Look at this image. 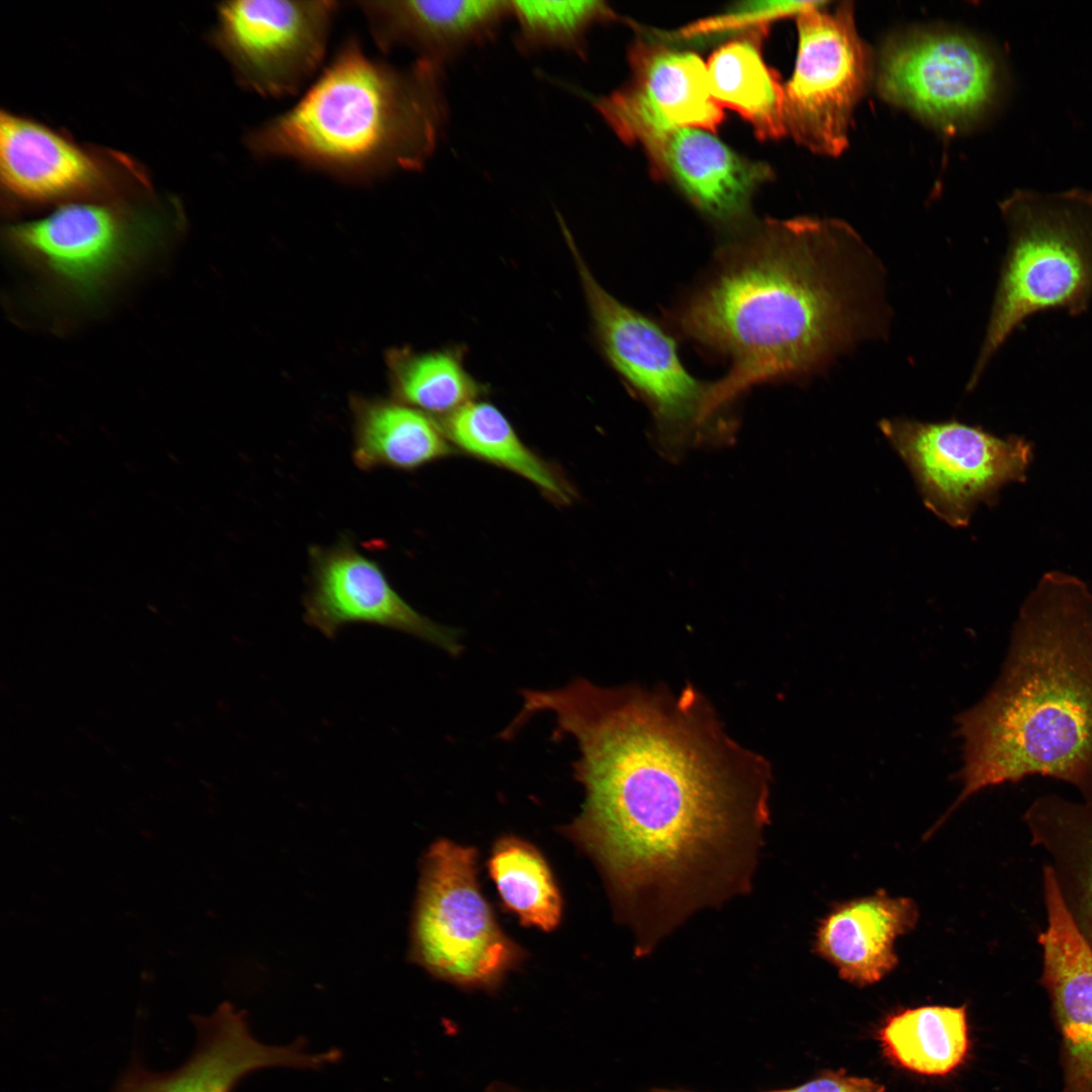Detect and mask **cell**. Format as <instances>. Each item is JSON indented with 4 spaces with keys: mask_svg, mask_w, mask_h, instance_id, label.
Returning a JSON list of instances; mask_svg holds the SVG:
<instances>
[{
    "mask_svg": "<svg viewBox=\"0 0 1092 1092\" xmlns=\"http://www.w3.org/2000/svg\"><path fill=\"white\" fill-rule=\"evenodd\" d=\"M518 720L555 716L584 789L560 831L601 873L618 921L648 954L692 914L751 890L768 823V763L724 732L706 699L577 678L523 690Z\"/></svg>",
    "mask_w": 1092,
    "mask_h": 1092,
    "instance_id": "obj_1",
    "label": "cell"
},
{
    "mask_svg": "<svg viewBox=\"0 0 1092 1092\" xmlns=\"http://www.w3.org/2000/svg\"><path fill=\"white\" fill-rule=\"evenodd\" d=\"M884 278L880 260L843 220H768L719 252L673 321L688 340L728 358L712 400L732 415L752 387L808 378L883 336Z\"/></svg>",
    "mask_w": 1092,
    "mask_h": 1092,
    "instance_id": "obj_2",
    "label": "cell"
},
{
    "mask_svg": "<svg viewBox=\"0 0 1092 1092\" xmlns=\"http://www.w3.org/2000/svg\"><path fill=\"white\" fill-rule=\"evenodd\" d=\"M963 789L942 817L984 789L1033 777L1092 801V593L1044 574L1019 609L1002 669L957 718Z\"/></svg>",
    "mask_w": 1092,
    "mask_h": 1092,
    "instance_id": "obj_3",
    "label": "cell"
},
{
    "mask_svg": "<svg viewBox=\"0 0 1092 1092\" xmlns=\"http://www.w3.org/2000/svg\"><path fill=\"white\" fill-rule=\"evenodd\" d=\"M448 117L444 66L397 68L349 38L289 110L246 136L258 158H288L345 181L419 171Z\"/></svg>",
    "mask_w": 1092,
    "mask_h": 1092,
    "instance_id": "obj_4",
    "label": "cell"
},
{
    "mask_svg": "<svg viewBox=\"0 0 1092 1092\" xmlns=\"http://www.w3.org/2000/svg\"><path fill=\"white\" fill-rule=\"evenodd\" d=\"M149 191L74 200L4 226L31 310L57 329L71 326L169 250L183 225L181 209Z\"/></svg>",
    "mask_w": 1092,
    "mask_h": 1092,
    "instance_id": "obj_5",
    "label": "cell"
},
{
    "mask_svg": "<svg viewBox=\"0 0 1092 1092\" xmlns=\"http://www.w3.org/2000/svg\"><path fill=\"white\" fill-rule=\"evenodd\" d=\"M1000 211L1008 246L968 389L1025 320L1053 309L1077 316L1092 304V192L1018 189Z\"/></svg>",
    "mask_w": 1092,
    "mask_h": 1092,
    "instance_id": "obj_6",
    "label": "cell"
},
{
    "mask_svg": "<svg viewBox=\"0 0 1092 1092\" xmlns=\"http://www.w3.org/2000/svg\"><path fill=\"white\" fill-rule=\"evenodd\" d=\"M599 346L624 383L650 411L656 443L664 456L678 459L698 445L727 443L736 424L712 404V382L685 367L674 339L656 322L624 304L595 278L565 230Z\"/></svg>",
    "mask_w": 1092,
    "mask_h": 1092,
    "instance_id": "obj_7",
    "label": "cell"
},
{
    "mask_svg": "<svg viewBox=\"0 0 1092 1092\" xmlns=\"http://www.w3.org/2000/svg\"><path fill=\"white\" fill-rule=\"evenodd\" d=\"M477 851L448 839L423 856L410 957L435 979L494 993L525 960L500 928L477 880Z\"/></svg>",
    "mask_w": 1092,
    "mask_h": 1092,
    "instance_id": "obj_8",
    "label": "cell"
},
{
    "mask_svg": "<svg viewBox=\"0 0 1092 1092\" xmlns=\"http://www.w3.org/2000/svg\"><path fill=\"white\" fill-rule=\"evenodd\" d=\"M879 428L910 470L924 505L951 527H965L980 504L1022 481L1031 447L1017 436L993 435L957 420L927 423L883 419Z\"/></svg>",
    "mask_w": 1092,
    "mask_h": 1092,
    "instance_id": "obj_9",
    "label": "cell"
},
{
    "mask_svg": "<svg viewBox=\"0 0 1092 1092\" xmlns=\"http://www.w3.org/2000/svg\"><path fill=\"white\" fill-rule=\"evenodd\" d=\"M819 6L798 15V55L784 86V111L787 131L801 145L834 157L847 147L851 114L868 89L873 59L856 30L851 3L833 13Z\"/></svg>",
    "mask_w": 1092,
    "mask_h": 1092,
    "instance_id": "obj_10",
    "label": "cell"
},
{
    "mask_svg": "<svg viewBox=\"0 0 1092 1092\" xmlns=\"http://www.w3.org/2000/svg\"><path fill=\"white\" fill-rule=\"evenodd\" d=\"M999 64L978 39L914 30L888 41L878 71L882 96L945 131L979 119L996 100Z\"/></svg>",
    "mask_w": 1092,
    "mask_h": 1092,
    "instance_id": "obj_11",
    "label": "cell"
},
{
    "mask_svg": "<svg viewBox=\"0 0 1092 1092\" xmlns=\"http://www.w3.org/2000/svg\"><path fill=\"white\" fill-rule=\"evenodd\" d=\"M216 10L211 40L237 80L277 98L297 93L322 64L339 3L240 0Z\"/></svg>",
    "mask_w": 1092,
    "mask_h": 1092,
    "instance_id": "obj_12",
    "label": "cell"
},
{
    "mask_svg": "<svg viewBox=\"0 0 1092 1092\" xmlns=\"http://www.w3.org/2000/svg\"><path fill=\"white\" fill-rule=\"evenodd\" d=\"M0 182L9 206L41 207L150 186L123 156L97 152L35 120L1 111Z\"/></svg>",
    "mask_w": 1092,
    "mask_h": 1092,
    "instance_id": "obj_13",
    "label": "cell"
},
{
    "mask_svg": "<svg viewBox=\"0 0 1092 1092\" xmlns=\"http://www.w3.org/2000/svg\"><path fill=\"white\" fill-rule=\"evenodd\" d=\"M310 577L304 621L328 638L346 625L370 624L425 640L451 655L462 651L460 632L415 610L392 587L380 566L344 538L309 548Z\"/></svg>",
    "mask_w": 1092,
    "mask_h": 1092,
    "instance_id": "obj_14",
    "label": "cell"
},
{
    "mask_svg": "<svg viewBox=\"0 0 1092 1092\" xmlns=\"http://www.w3.org/2000/svg\"><path fill=\"white\" fill-rule=\"evenodd\" d=\"M629 57L631 82L595 104L622 141L674 126L717 129L723 111L697 55L637 41Z\"/></svg>",
    "mask_w": 1092,
    "mask_h": 1092,
    "instance_id": "obj_15",
    "label": "cell"
},
{
    "mask_svg": "<svg viewBox=\"0 0 1092 1092\" xmlns=\"http://www.w3.org/2000/svg\"><path fill=\"white\" fill-rule=\"evenodd\" d=\"M1046 927L1039 932V983L1061 1035L1062 1092H1092V948L1066 909L1051 868L1042 867Z\"/></svg>",
    "mask_w": 1092,
    "mask_h": 1092,
    "instance_id": "obj_16",
    "label": "cell"
},
{
    "mask_svg": "<svg viewBox=\"0 0 1092 1092\" xmlns=\"http://www.w3.org/2000/svg\"><path fill=\"white\" fill-rule=\"evenodd\" d=\"M197 1042L180 1067L163 1073L132 1064L112 1092H231L250 1071L271 1066L316 1067L331 1054H305L298 1044L270 1046L250 1033L242 1012L224 1003L209 1017L194 1019Z\"/></svg>",
    "mask_w": 1092,
    "mask_h": 1092,
    "instance_id": "obj_17",
    "label": "cell"
},
{
    "mask_svg": "<svg viewBox=\"0 0 1092 1092\" xmlns=\"http://www.w3.org/2000/svg\"><path fill=\"white\" fill-rule=\"evenodd\" d=\"M654 168L670 178L703 212L730 222L742 218L755 188L768 177L762 164L743 159L712 134L674 126L643 136Z\"/></svg>",
    "mask_w": 1092,
    "mask_h": 1092,
    "instance_id": "obj_18",
    "label": "cell"
},
{
    "mask_svg": "<svg viewBox=\"0 0 1092 1092\" xmlns=\"http://www.w3.org/2000/svg\"><path fill=\"white\" fill-rule=\"evenodd\" d=\"M378 48L412 49L426 59L445 66L465 50L495 36L512 16L511 1H358Z\"/></svg>",
    "mask_w": 1092,
    "mask_h": 1092,
    "instance_id": "obj_19",
    "label": "cell"
},
{
    "mask_svg": "<svg viewBox=\"0 0 1092 1092\" xmlns=\"http://www.w3.org/2000/svg\"><path fill=\"white\" fill-rule=\"evenodd\" d=\"M918 917L912 899L891 897L884 891L842 902L819 922L814 950L842 980L870 986L897 967L894 943L915 927Z\"/></svg>",
    "mask_w": 1092,
    "mask_h": 1092,
    "instance_id": "obj_20",
    "label": "cell"
},
{
    "mask_svg": "<svg viewBox=\"0 0 1092 1092\" xmlns=\"http://www.w3.org/2000/svg\"><path fill=\"white\" fill-rule=\"evenodd\" d=\"M1023 821L1031 845L1049 856L1062 901L1092 948V801L1043 795L1027 807Z\"/></svg>",
    "mask_w": 1092,
    "mask_h": 1092,
    "instance_id": "obj_21",
    "label": "cell"
},
{
    "mask_svg": "<svg viewBox=\"0 0 1092 1092\" xmlns=\"http://www.w3.org/2000/svg\"><path fill=\"white\" fill-rule=\"evenodd\" d=\"M353 461L364 471H413L456 452L440 421L397 400L354 397Z\"/></svg>",
    "mask_w": 1092,
    "mask_h": 1092,
    "instance_id": "obj_22",
    "label": "cell"
},
{
    "mask_svg": "<svg viewBox=\"0 0 1092 1092\" xmlns=\"http://www.w3.org/2000/svg\"><path fill=\"white\" fill-rule=\"evenodd\" d=\"M439 421L455 449L527 479L558 506L573 502L563 472L530 449L495 405L476 399Z\"/></svg>",
    "mask_w": 1092,
    "mask_h": 1092,
    "instance_id": "obj_23",
    "label": "cell"
},
{
    "mask_svg": "<svg viewBox=\"0 0 1092 1092\" xmlns=\"http://www.w3.org/2000/svg\"><path fill=\"white\" fill-rule=\"evenodd\" d=\"M877 1036L884 1055L897 1067L923 1076H945L969 1055L967 1005L897 1011L885 1019Z\"/></svg>",
    "mask_w": 1092,
    "mask_h": 1092,
    "instance_id": "obj_24",
    "label": "cell"
},
{
    "mask_svg": "<svg viewBox=\"0 0 1092 1092\" xmlns=\"http://www.w3.org/2000/svg\"><path fill=\"white\" fill-rule=\"evenodd\" d=\"M707 69L714 99L736 110L758 138L778 139L788 132L784 86L764 63L756 40L743 37L722 46Z\"/></svg>",
    "mask_w": 1092,
    "mask_h": 1092,
    "instance_id": "obj_25",
    "label": "cell"
},
{
    "mask_svg": "<svg viewBox=\"0 0 1092 1092\" xmlns=\"http://www.w3.org/2000/svg\"><path fill=\"white\" fill-rule=\"evenodd\" d=\"M504 907L525 926L544 931L557 927L562 899L551 869L541 851L513 835L497 839L487 862Z\"/></svg>",
    "mask_w": 1092,
    "mask_h": 1092,
    "instance_id": "obj_26",
    "label": "cell"
},
{
    "mask_svg": "<svg viewBox=\"0 0 1092 1092\" xmlns=\"http://www.w3.org/2000/svg\"><path fill=\"white\" fill-rule=\"evenodd\" d=\"M387 364L395 400L439 420L478 399L482 391L451 351L396 349Z\"/></svg>",
    "mask_w": 1092,
    "mask_h": 1092,
    "instance_id": "obj_27",
    "label": "cell"
},
{
    "mask_svg": "<svg viewBox=\"0 0 1092 1092\" xmlns=\"http://www.w3.org/2000/svg\"><path fill=\"white\" fill-rule=\"evenodd\" d=\"M518 23L515 38L523 53L562 50L583 55L584 36L597 22L613 18L603 1H511Z\"/></svg>",
    "mask_w": 1092,
    "mask_h": 1092,
    "instance_id": "obj_28",
    "label": "cell"
},
{
    "mask_svg": "<svg viewBox=\"0 0 1092 1092\" xmlns=\"http://www.w3.org/2000/svg\"><path fill=\"white\" fill-rule=\"evenodd\" d=\"M819 1H759L743 3L721 16L709 18L691 25L682 32L685 36L723 32L731 29L767 24L770 20L819 6Z\"/></svg>",
    "mask_w": 1092,
    "mask_h": 1092,
    "instance_id": "obj_29",
    "label": "cell"
},
{
    "mask_svg": "<svg viewBox=\"0 0 1092 1092\" xmlns=\"http://www.w3.org/2000/svg\"><path fill=\"white\" fill-rule=\"evenodd\" d=\"M652 1092H698L687 1089L656 1088ZM763 1092H885L880 1083L863 1077L849 1076L844 1070L821 1072L813 1079L793 1088Z\"/></svg>",
    "mask_w": 1092,
    "mask_h": 1092,
    "instance_id": "obj_30",
    "label": "cell"
},
{
    "mask_svg": "<svg viewBox=\"0 0 1092 1092\" xmlns=\"http://www.w3.org/2000/svg\"><path fill=\"white\" fill-rule=\"evenodd\" d=\"M484 1092H524L512 1085L504 1082H492L484 1090Z\"/></svg>",
    "mask_w": 1092,
    "mask_h": 1092,
    "instance_id": "obj_31",
    "label": "cell"
}]
</instances>
